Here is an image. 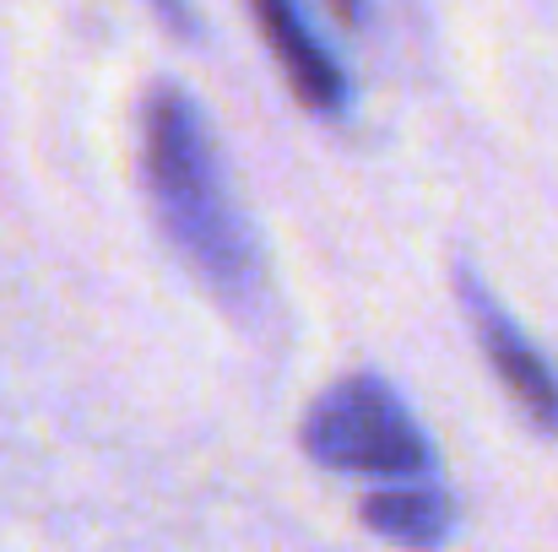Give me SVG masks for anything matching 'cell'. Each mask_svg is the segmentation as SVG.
I'll return each instance as SVG.
<instances>
[{"mask_svg":"<svg viewBox=\"0 0 558 552\" xmlns=\"http://www.w3.org/2000/svg\"><path fill=\"white\" fill-rule=\"evenodd\" d=\"M142 174L153 211L185 266L239 315L260 309L266 266L260 238L228 184L222 152L206 131V114L180 87H153L142 109Z\"/></svg>","mask_w":558,"mask_h":552,"instance_id":"cell-1","label":"cell"},{"mask_svg":"<svg viewBox=\"0 0 558 552\" xmlns=\"http://www.w3.org/2000/svg\"><path fill=\"white\" fill-rule=\"evenodd\" d=\"M147 5H153V11L163 16V22H174V27H190V5H185V0H147Z\"/></svg>","mask_w":558,"mask_h":552,"instance_id":"cell-6","label":"cell"},{"mask_svg":"<svg viewBox=\"0 0 558 552\" xmlns=\"http://www.w3.org/2000/svg\"><path fill=\"white\" fill-rule=\"evenodd\" d=\"M304 450L326 471H353V477H434V444L407 412V401L374 379L348 373L337 379L310 412H304Z\"/></svg>","mask_w":558,"mask_h":552,"instance_id":"cell-2","label":"cell"},{"mask_svg":"<svg viewBox=\"0 0 558 552\" xmlns=\"http://www.w3.org/2000/svg\"><path fill=\"white\" fill-rule=\"evenodd\" d=\"M260 38L271 44L282 76L293 82V93L320 109V114H342L348 109V71L342 60L326 49V38L310 27V16L299 11V0H250Z\"/></svg>","mask_w":558,"mask_h":552,"instance_id":"cell-4","label":"cell"},{"mask_svg":"<svg viewBox=\"0 0 558 552\" xmlns=\"http://www.w3.org/2000/svg\"><path fill=\"white\" fill-rule=\"evenodd\" d=\"M364 526L396 548H439L456 531V510L434 488V477H407L364 499Z\"/></svg>","mask_w":558,"mask_h":552,"instance_id":"cell-5","label":"cell"},{"mask_svg":"<svg viewBox=\"0 0 558 552\" xmlns=\"http://www.w3.org/2000/svg\"><path fill=\"white\" fill-rule=\"evenodd\" d=\"M456 287H461V309H466V320H472V331H477L483 358L499 373L505 395L521 406V417H526L537 433H554L558 439V368H554V358L505 315V304H499L477 277L461 271Z\"/></svg>","mask_w":558,"mask_h":552,"instance_id":"cell-3","label":"cell"}]
</instances>
